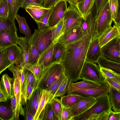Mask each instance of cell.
Segmentation results:
<instances>
[{"mask_svg": "<svg viewBox=\"0 0 120 120\" xmlns=\"http://www.w3.org/2000/svg\"><path fill=\"white\" fill-rule=\"evenodd\" d=\"M90 41L85 36L75 42L65 45V56L61 62L64 75L69 81L73 82L79 80Z\"/></svg>", "mask_w": 120, "mask_h": 120, "instance_id": "obj_1", "label": "cell"}, {"mask_svg": "<svg viewBox=\"0 0 120 120\" xmlns=\"http://www.w3.org/2000/svg\"><path fill=\"white\" fill-rule=\"evenodd\" d=\"M112 106L107 96L96 99L95 103L89 108L74 117L72 120H107Z\"/></svg>", "mask_w": 120, "mask_h": 120, "instance_id": "obj_2", "label": "cell"}, {"mask_svg": "<svg viewBox=\"0 0 120 120\" xmlns=\"http://www.w3.org/2000/svg\"><path fill=\"white\" fill-rule=\"evenodd\" d=\"M58 23L54 26L43 29H34V33L28 42L30 45L35 47L40 56L54 43L55 30Z\"/></svg>", "mask_w": 120, "mask_h": 120, "instance_id": "obj_3", "label": "cell"}, {"mask_svg": "<svg viewBox=\"0 0 120 120\" xmlns=\"http://www.w3.org/2000/svg\"><path fill=\"white\" fill-rule=\"evenodd\" d=\"M63 73V67L61 62L52 63L44 68L42 73L38 82L37 89H46Z\"/></svg>", "mask_w": 120, "mask_h": 120, "instance_id": "obj_4", "label": "cell"}, {"mask_svg": "<svg viewBox=\"0 0 120 120\" xmlns=\"http://www.w3.org/2000/svg\"><path fill=\"white\" fill-rule=\"evenodd\" d=\"M67 92V95L76 94L84 97H92L97 99L107 96L109 90L104 82L97 87L83 89L75 87L71 84V81H69Z\"/></svg>", "mask_w": 120, "mask_h": 120, "instance_id": "obj_5", "label": "cell"}, {"mask_svg": "<svg viewBox=\"0 0 120 120\" xmlns=\"http://www.w3.org/2000/svg\"><path fill=\"white\" fill-rule=\"evenodd\" d=\"M8 68L13 75L14 92L16 100V107L14 120H19V113L24 116L25 115L21 99L22 92L19 68L18 65L13 64Z\"/></svg>", "mask_w": 120, "mask_h": 120, "instance_id": "obj_6", "label": "cell"}, {"mask_svg": "<svg viewBox=\"0 0 120 120\" xmlns=\"http://www.w3.org/2000/svg\"><path fill=\"white\" fill-rule=\"evenodd\" d=\"M79 79L91 81L100 85L104 82V78L99 65L85 60Z\"/></svg>", "mask_w": 120, "mask_h": 120, "instance_id": "obj_7", "label": "cell"}, {"mask_svg": "<svg viewBox=\"0 0 120 120\" xmlns=\"http://www.w3.org/2000/svg\"><path fill=\"white\" fill-rule=\"evenodd\" d=\"M95 17L96 19L95 38L99 36L111 26L113 21L108 1L97 16Z\"/></svg>", "mask_w": 120, "mask_h": 120, "instance_id": "obj_8", "label": "cell"}, {"mask_svg": "<svg viewBox=\"0 0 120 120\" xmlns=\"http://www.w3.org/2000/svg\"><path fill=\"white\" fill-rule=\"evenodd\" d=\"M82 18L77 10L72 8L69 5L63 18L64 23L58 40L68 30L75 27L79 26Z\"/></svg>", "mask_w": 120, "mask_h": 120, "instance_id": "obj_9", "label": "cell"}, {"mask_svg": "<svg viewBox=\"0 0 120 120\" xmlns=\"http://www.w3.org/2000/svg\"><path fill=\"white\" fill-rule=\"evenodd\" d=\"M101 49L102 55L107 59L120 63V36L112 39Z\"/></svg>", "mask_w": 120, "mask_h": 120, "instance_id": "obj_10", "label": "cell"}, {"mask_svg": "<svg viewBox=\"0 0 120 120\" xmlns=\"http://www.w3.org/2000/svg\"><path fill=\"white\" fill-rule=\"evenodd\" d=\"M67 2L60 1L52 7L48 20V27L55 26L64 18L68 8Z\"/></svg>", "mask_w": 120, "mask_h": 120, "instance_id": "obj_11", "label": "cell"}, {"mask_svg": "<svg viewBox=\"0 0 120 120\" xmlns=\"http://www.w3.org/2000/svg\"><path fill=\"white\" fill-rule=\"evenodd\" d=\"M85 36L80 26H78L64 33L59 38L57 42H59L66 45L75 42Z\"/></svg>", "mask_w": 120, "mask_h": 120, "instance_id": "obj_12", "label": "cell"}, {"mask_svg": "<svg viewBox=\"0 0 120 120\" xmlns=\"http://www.w3.org/2000/svg\"><path fill=\"white\" fill-rule=\"evenodd\" d=\"M96 19L92 12L85 19L82 18L79 26L84 35L90 41L95 38Z\"/></svg>", "mask_w": 120, "mask_h": 120, "instance_id": "obj_13", "label": "cell"}, {"mask_svg": "<svg viewBox=\"0 0 120 120\" xmlns=\"http://www.w3.org/2000/svg\"><path fill=\"white\" fill-rule=\"evenodd\" d=\"M102 55L98 36H97L92 39L90 41L87 51L85 60L96 63L99 58Z\"/></svg>", "mask_w": 120, "mask_h": 120, "instance_id": "obj_14", "label": "cell"}, {"mask_svg": "<svg viewBox=\"0 0 120 120\" xmlns=\"http://www.w3.org/2000/svg\"><path fill=\"white\" fill-rule=\"evenodd\" d=\"M96 100V99L93 97L85 98L74 105L68 108L73 119L88 109L95 103Z\"/></svg>", "mask_w": 120, "mask_h": 120, "instance_id": "obj_15", "label": "cell"}, {"mask_svg": "<svg viewBox=\"0 0 120 120\" xmlns=\"http://www.w3.org/2000/svg\"><path fill=\"white\" fill-rule=\"evenodd\" d=\"M17 33L8 29L0 31V48L17 44L19 40Z\"/></svg>", "mask_w": 120, "mask_h": 120, "instance_id": "obj_16", "label": "cell"}, {"mask_svg": "<svg viewBox=\"0 0 120 120\" xmlns=\"http://www.w3.org/2000/svg\"><path fill=\"white\" fill-rule=\"evenodd\" d=\"M104 82L108 89V96L112 109L114 111L120 112V90L112 86L105 79Z\"/></svg>", "mask_w": 120, "mask_h": 120, "instance_id": "obj_17", "label": "cell"}, {"mask_svg": "<svg viewBox=\"0 0 120 120\" xmlns=\"http://www.w3.org/2000/svg\"><path fill=\"white\" fill-rule=\"evenodd\" d=\"M120 36V30L114 25L107 28L98 36L101 47L115 38Z\"/></svg>", "mask_w": 120, "mask_h": 120, "instance_id": "obj_18", "label": "cell"}, {"mask_svg": "<svg viewBox=\"0 0 120 120\" xmlns=\"http://www.w3.org/2000/svg\"><path fill=\"white\" fill-rule=\"evenodd\" d=\"M9 60L16 65H21L22 63V51L17 44L13 45L5 48Z\"/></svg>", "mask_w": 120, "mask_h": 120, "instance_id": "obj_19", "label": "cell"}, {"mask_svg": "<svg viewBox=\"0 0 120 120\" xmlns=\"http://www.w3.org/2000/svg\"><path fill=\"white\" fill-rule=\"evenodd\" d=\"M51 8H45L42 5L33 4L27 6L25 9L36 22L43 17Z\"/></svg>", "mask_w": 120, "mask_h": 120, "instance_id": "obj_20", "label": "cell"}, {"mask_svg": "<svg viewBox=\"0 0 120 120\" xmlns=\"http://www.w3.org/2000/svg\"><path fill=\"white\" fill-rule=\"evenodd\" d=\"M2 91L7 99L11 97L14 90V79L10 77L7 74L3 75L0 81Z\"/></svg>", "mask_w": 120, "mask_h": 120, "instance_id": "obj_21", "label": "cell"}, {"mask_svg": "<svg viewBox=\"0 0 120 120\" xmlns=\"http://www.w3.org/2000/svg\"><path fill=\"white\" fill-rule=\"evenodd\" d=\"M18 44L20 46L22 51V63L21 66L24 69H28L29 68L28 59L30 50V45L25 37H20Z\"/></svg>", "mask_w": 120, "mask_h": 120, "instance_id": "obj_22", "label": "cell"}, {"mask_svg": "<svg viewBox=\"0 0 120 120\" xmlns=\"http://www.w3.org/2000/svg\"><path fill=\"white\" fill-rule=\"evenodd\" d=\"M94 0H84L77 5L76 9L84 19H85L92 12Z\"/></svg>", "mask_w": 120, "mask_h": 120, "instance_id": "obj_23", "label": "cell"}, {"mask_svg": "<svg viewBox=\"0 0 120 120\" xmlns=\"http://www.w3.org/2000/svg\"><path fill=\"white\" fill-rule=\"evenodd\" d=\"M55 44L51 45L40 56L37 62L44 68L52 63L53 52Z\"/></svg>", "mask_w": 120, "mask_h": 120, "instance_id": "obj_24", "label": "cell"}, {"mask_svg": "<svg viewBox=\"0 0 120 120\" xmlns=\"http://www.w3.org/2000/svg\"><path fill=\"white\" fill-rule=\"evenodd\" d=\"M66 77L64 73L61 74L49 87L45 90L47 103H49L52 99L60 85Z\"/></svg>", "mask_w": 120, "mask_h": 120, "instance_id": "obj_25", "label": "cell"}, {"mask_svg": "<svg viewBox=\"0 0 120 120\" xmlns=\"http://www.w3.org/2000/svg\"><path fill=\"white\" fill-rule=\"evenodd\" d=\"M97 63L100 67L111 69L120 74V63L107 59L102 55L99 58Z\"/></svg>", "mask_w": 120, "mask_h": 120, "instance_id": "obj_26", "label": "cell"}, {"mask_svg": "<svg viewBox=\"0 0 120 120\" xmlns=\"http://www.w3.org/2000/svg\"><path fill=\"white\" fill-rule=\"evenodd\" d=\"M85 98L77 95L70 94L62 96L60 100L63 106L68 108Z\"/></svg>", "mask_w": 120, "mask_h": 120, "instance_id": "obj_27", "label": "cell"}, {"mask_svg": "<svg viewBox=\"0 0 120 120\" xmlns=\"http://www.w3.org/2000/svg\"><path fill=\"white\" fill-rule=\"evenodd\" d=\"M65 52V45L59 42L55 44L52 63L61 62L64 58Z\"/></svg>", "mask_w": 120, "mask_h": 120, "instance_id": "obj_28", "label": "cell"}, {"mask_svg": "<svg viewBox=\"0 0 120 120\" xmlns=\"http://www.w3.org/2000/svg\"><path fill=\"white\" fill-rule=\"evenodd\" d=\"M15 19L19 24L20 33L24 34L28 41H29L32 35L31 30L27 24L26 19L17 14L15 16Z\"/></svg>", "mask_w": 120, "mask_h": 120, "instance_id": "obj_29", "label": "cell"}, {"mask_svg": "<svg viewBox=\"0 0 120 120\" xmlns=\"http://www.w3.org/2000/svg\"><path fill=\"white\" fill-rule=\"evenodd\" d=\"M38 120H59L49 103H47L41 111Z\"/></svg>", "mask_w": 120, "mask_h": 120, "instance_id": "obj_30", "label": "cell"}, {"mask_svg": "<svg viewBox=\"0 0 120 120\" xmlns=\"http://www.w3.org/2000/svg\"><path fill=\"white\" fill-rule=\"evenodd\" d=\"M9 7L8 17L15 21L16 15L21 5V0H7Z\"/></svg>", "mask_w": 120, "mask_h": 120, "instance_id": "obj_31", "label": "cell"}, {"mask_svg": "<svg viewBox=\"0 0 120 120\" xmlns=\"http://www.w3.org/2000/svg\"><path fill=\"white\" fill-rule=\"evenodd\" d=\"M13 64L8 58L5 48H0V75L2 72Z\"/></svg>", "mask_w": 120, "mask_h": 120, "instance_id": "obj_32", "label": "cell"}, {"mask_svg": "<svg viewBox=\"0 0 120 120\" xmlns=\"http://www.w3.org/2000/svg\"><path fill=\"white\" fill-rule=\"evenodd\" d=\"M6 29L9 30L17 33V28L14 21L12 20L8 17L0 16V31Z\"/></svg>", "mask_w": 120, "mask_h": 120, "instance_id": "obj_33", "label": "cell"}, {"mask_svg": "<svg viewBox=\"0 0 120 120\" xmlns=\"http://www.w3.org/2000/svg\"><path fill=\"white\" fill-rule=\"evenodd\" d=\"M15 112L11 107L0 105V119L2 120H14Z\"/></svg>", "mask_w": 120, "mask_h": 120, "instance_id": "obj_34", "label": "cell"}, {"mask_svg": "<svg viewBox=\"0 0 120 120\" xmlns=\"http://www.w3.org/2000/svg\"><path fill=\"white\" fill-rule=\"evenodd\" d=\"M119 1V0H108L110 11L113 22L117 18L120 10Z\"/></svg>", "mask_w": 120, "mask_h": 120, "instance_id": "obj_35", "label": "cell"}, {"mask_svg": "<svg viewBox=\"0 0 120 120\" xmlns=\"http://www.w3.org/2000/svg\"><path fill=\"white\" fill-rule=\"evenodd\" d=\"M71 81L72 85L75 87L79 89H86L97 87L100 85L93 82L85 80L73 83Z\"/></svg>", "mask_w": 120, "mask_h": 120, "instance_id": "obj_36", "label": "cell"}, {"mask_svg": "<svg viewBox=\"0 0 120 120\" xmlns=\"http://www.w3.org/2000/svg\"><path fill=\"white\" fill-rule=\"evenodd\" d=\"M56 117L61 120L62 105L60 100L57 98H52L49 102Z\"/></svg>", "mask_w": 120, "mask_h": 120, "instance_id": "obj_37", "label": "cell"}, {"mask_svg": "<svg viewBox=\"0 0 120 120\" xmlns=\"http://www.w3.org/2000/svg\"><path fill=\"white\" fill-rule=\"evenodd\" d=\"M47 103L45 90H41L39 104L38 109L34 117V120H38L41 111Z\"/></svg>", "mask_w": 120, "mask_h": 120, "instance_id": "obj_38", "label": "cell"}, {"mask_svg": "<svg viewBox=\"0 0 120 120\" xmlns=\"http://www.w3.org/2000/svg\"><path fill=\"white\" fill-rule=\"evenodd\" d=\"M38 88L35 90L30 98L28 100V102L27 105V108L34 117L35 114L36 112L35 106L37 101Z\"/></svg>", "mask_w": 120, "mask_h": 120, "instance_id": "obj_39", "label": "cell"}, {"mask_svg": "<svg viewBox=\"0 0 120 120\" xmlns=\"http://www.w3.org/2000/svg\"><path fill=\"white\" fill-rule=\"evenodd\" d=\"M29 68L28 69L33 74L38 82L42 73L44 68L37 62L33 64H29Z\"/></svg>", "mask_w": 120, "mask_h": 120, "instance_id": "obj_40", "label": "cell"}, {"mask_svg": "<svg viewBox=\"0 0 120 120\" xmlns=\"http://www.w3.org/2000/svg\"><path fill=\"white\" fill-rule=\"evenodd\" d=\"M69 81L68 79L66 77L64 79L53 95L52 98H54L61 96L65 94L67 92Z\"/></svg>", "mask_w": 120, "mask_h": 120, "instance_id": "obj_41", "label": "cell"}, {"mask_svg": "<svg viewBox=\"0 0 120 120\" xmlns=\"http://www.w3.org/2000/svg\"><path fill=\"white\" fill-rule=\"evenodd\" d=\"M24 75L29 84L34 88L37 89L38 81L33 74L28 69H24Z\"/></svg>", "mask_w": 120, "mask_h": 120, "instance_id": "obj_42", "label": "cell"}, {"mask_svg": "<svg viewBox=\"0 0 120 120\" xmlns=\"http://www.w3.org/2000/svg\"><path fill=\"white\" fill-rule=\"evenodd\" d=\"M29 44L30 46V50L28 59L29 65L37 63L40 56L35 47Z\"/></svg>", "mask_w": 120, "mask_h": 120, "instance_id": "obj_43", "label": "cell"}, {"mask_svg": "<svg viewBox=\"0 0 120 120\" xmlns=\"http://www.w3.org/2000/svg\"><path fill=\"white\" fill-rule=\"evenodd\" d=\"M52 8V7L39 21L36 22L38 25V30H41L48 27V20Z\"/></svg>", "mask_w": 120, "mask_h": 120, "instance_id": "obj_44", "label": "cell"}, {"mask_svg": "<svg viewBox=\"0 0 120 120\" xmlns=\"http://www.w3.org/2000/svg\"><path fill=\"white\" fill-rule=\"evenodd\" d=\"M100 70L104 78L114 77L120 79V74L111 69L100 67Z\"/></svg>", "mask_w": 120, "mask_h": 120, "instance_id": "obj_45", "label": "cell"}, {"mask_svg": "<svg viewBox=\"0 0 120 120\" xmlns=\"http://www.w3.org/2000/svg\"><path fill=\"white\" fill-rule=\"evenodd\" d=\"M9 7L7 0H3L0 5V16L8 17Z\"/></svg>", "mask_w": 120, "mask_h": 120, "instance_id": "obj_46", "label": "cell"}, {"mask_svg": "<svg viewBox=\"0 0 120 120\" xmlns=\"http://www.w3.org/2000/svg\"><path fill=\"white\" fill-rule=\"evenodd\" d=\"M43 0H21L22 8L25 9L29 5L33 4L42 5L43 3Z\"/></svg>", "mask_w": 120, "mask_h": 120, "instance_id": "obj_47", "label": "cell"}, {"mask_svg": "<svg viewBox=\"0 0 120 120\" xmlns=\"http://www.w3.org/2000/svg\"><path fill=\"white\" fill-rule=\"evenodd\" d=\"M72 119L71 114L68 109L62 106L61 120H72Z\"/></svg>", "mask_w": 120, "mask_h": 120, "instance_id": "obj_48", "label": "cell"}, {"mask_svg": "<svg viewBox=\"0 0 120 120\" xmlns=\"http://www.w3.org/2000/svg\"><path fill=\"white\" fill-rule=\"evenodd\" d=\"M64 23V19L63 18L58 23L56 28L53 41L54 44L56 43L57 41L59 35L62 30Z\"/></svg>", "mask_w": 120, "mask_h": 120, "instance_id": "obj_49", "label": "cell"}, {"mask_svg": "<svg viewBox=\"0 0 120 120\" xmlns=\"http://www.w3.org/2000/svg\"><path fill=\"white\" fill-rule=\"evenodd\" d=\"M108 0H94L96 13L95 16H96L99 13L106 4Z\"/></svg>", "mask_w": 120, "mask_h": 120, "instance_id": "obj_50", "label": "cell"}, {"mask_svg": "<svg viewBox=\"0 0 120 120\" xmlns=\"http://www.w3.org/2000/svg\"><path fill=\"white\" fill-rule=\"evenodd\" d=\"M104 79L112 86L120 90V79L114 77L105 78Z\"/></svg>", "mask_w": 120, "mask_h": 120, "instance_id": "obj_51", "label": "cell"}, {"mask_svg": "<svg viewBox=\"0 0 120 120\" xmlns=\"http://www.w3.org/2000/svg\"><path fill=\"white\" fill-rule=\"evenodd\" d=\"M107 120H120V112L113 111L111 110L107 115Z\"/></svg>", "mask_w": 120, "mask_h": 120, "instance_id": "obj_52", "label": "cell"}, {"mask_svg": "<svg viewBox=\"0 0 120 120\" xmlns=\"http://www.w3.org/2000/svg\"><path fill=\"white\" fill-rule=\"evenodd\" d=\"M65 0L68 2V0H45L43 3L44 7L50 8L52 7L56 3L61 0Z\"/></svg>", "mask_w": 120, "mask_h": 120, "instance_id": "obj_53", "label": "cell"}, {"mask_svg": "<svg viewBox=\"0 0 120 120\" xmlns=\"http://www.w3.org/2000/svg\"><path fill=\"white\" fill-rule=\"evenodd\" d=\"M26 105L24 108L25 116V120H34L33 116L28 109L27 105L26 102Z\"/></svg>", "mask_w": 120, "mask_h": 120, "instance_id": "obj_54", "label": "cell"}, {"mask_svg": "<svg viewBox=\"0 0 120 120\" xmlns=\"http://www.w3.org/2000/svg\"><path fill=\"white\" fill-rule=\"evenodd\" d=\"M10 98L11 101V107L13 111L15 112L16 107V100L14 91L13 92L12 96Z\"/></svg>", "mask_w": 120, "mask_h": 120, "instance_id": "obj_55", "label": "cell"}, {"mask_svg": "<svg viewBox=\"0 0 120 120\" xmlns=\"http://www.w3.org/2000/svg\"><path fill=\"white\" fill-rule=\"evenodd\" d=\"M84 0H68V2L69 5L73 8L76 9V7L78 4Z\"/></svg>", "mask_w": 120, "mask_h": 120, "instance_id": "obj_56", "label": "cell"}, {"mask_svg": "<svg viewBox=\"0 0 120 120\" xmlns=\"http://www.w3.org/2000/svg\"><path fill=\"white\" fill-rule=\"evenodd\" d=\"M113 22L114 25L120 30V10L119 12L117 18Z\"/></svg>", "mask_w": 120, "mask_h": 120, "instance_id": "obj_57", "label": "cell"}, {"mask_svg": "<svg viewBox=\"0 0 120 120\" xmlns=\"http://www.w3.org/2000/svg\"><path fill=\"white\" fill-rule=\"evenodd\" d=\"M7 98L2 91L0 92V102H5L7 101Z\"/></svg>", "mask_w": 120, "mask_h": 120, "instance_id": "obj_58", "label": "cell"}, {"mask_svg": "<svg viewBox=\"0 0 120 120\" xmlns=\"http://www.w3.org/2000/svg\"><path fill=\"white\" fill-rule=\"evenodd\" d=\"M1 91H2V89H1V86H0V92H1Z\"/></svg>", "mask_w": 120, "mask_h": 120, "instance_id": "obj_59", "label": "cell"}, {"mask_svg": "<svg viewBox=\"0 0 120 120\" xmlns=\"http://www.w3.org/2000/svg\"><path fill=\"white\" fill-rule=\"evenodd\" d=\"M3 0H0V5Z\"/></svg>", "mask_w": 120, "mask_h": 120, "instance_id": "obj_60", "label": "cell"}, {"mask_svg": "<svg viewBox=\"0 0 120 120\" xmlns=\"http://www.w3.org/2000/svg\"><path fill=\"white\" fill-rule=\"evenodd\" d=\"M44 0V1L45 0Z\"/></svg>", "mask_w": 120, "mask_h": 120, "instance_id": "obj_61", "label": "cell"}]
</instances>
